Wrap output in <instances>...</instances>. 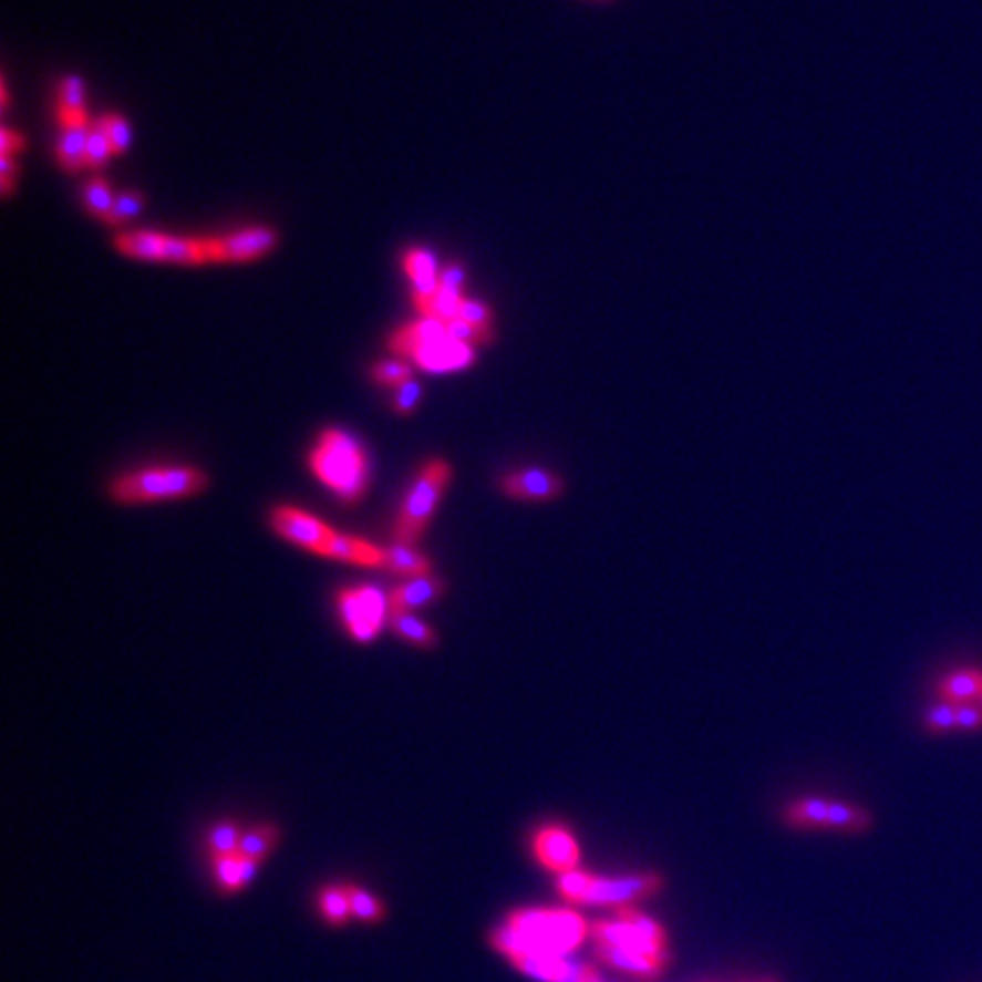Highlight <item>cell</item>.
Here are the masks:
<instances>
[{"mask_svg":"<svg viewBox=\"0 0 982 982\" xmlns=\"http://www.w3.org/2000/svg\"><path fill=\"white\" fill-rule=\"evenodd\" d=\"M308 464L312 474L341 500L358 503L369 485V457L364 446L347 431L328 428L317 440Z\"/></svg>","mask_w":982,"mask_h":982,"instance_id":"6da1fadb","label":"cell"},{"mask_svg":"<svg viewBox=\"0 0 982 982\" xmlns=\"http://www.w3.org/2000/svg\"><path fill=\"white\" fill-rule=\"evenodd\" d=\"M207 483V474L196 466H159L116 478L110 494L116 503L142 505L203 494Z\"/></svg>","mask_w":982,"mask_h":982,"instance_id":"7a4b0ae2","label":"cell"},{"mask_svg":"<svg viewBox=\"0 0 982 982\" xmlns=\"http://www.w3.org/2000/svg\"><path fill=\"white\" fill-rule=\"evenodd\" d=\"M453 468L446 459L435 457L431 462H425L421 472L416 474L412 487L407 489L399 517L394 521V544H405V546H416L428 528L435 509L451 483Z\"/></svg>","mask_w":982,"mask_h":982,"instance_id":"3957f363","label":"cell"},{"mask_svg":"<svg viewBox=\"0 0 982 982\" xmlns=\"http://www.w3.org/2000/svg\"><path fill=\"white\" fill-rule=\"evenodd\" d=\"M390 347L394 353L410 358L421 369L433 373L459 371L476 360L474 347L453 339L451 334L437 339H410L396 330L390 339Z\"/></svg>","mask_w":982,"mask_h":982,"instance_id":"277c9868","label":"cell"},{"mask_svg":"<svg viewBox=\"0 0 982 982\" xmlns=\"http://www.w3.org/2000/svg\"><path fill=\"white\" fill-rule=\"evenodd\" d=\"M337 608L355 642L364 644L378 637L390 614L387 596L378 587H351L337 593Z\"/></svg>","mask_w":982,"mask_h":982,"instance_id":"5b68a950","label":"cell"},{"mask_svg":"<svg viewBox=\"0 0 982 982\" xmlns=\"http://www.w3.org/2000/svg\"><path fill=\"white\" fill-rule=\"evenodd\" d=\"M664 887V878L660 874H639L623 878H599L596 876L589 889L582 893L578 906H603V908H623L639 899H649Z\"/></svg>","mask_w":982,"mask_h":982,"instance_id":"8992f818","label":"cell"},{"mask_svg":"<svg viewBox=\"0 0 982 982\" xmlns=\"http://www.w3.org/2000/svg\"><path fill=\"white\" fill-rule=\"evenodd\" d=\"M271 528L285 541L301 546L310 552H317L321 558H325V550L332 537L337 535V530L330 528L328 524L291 505H280L271 511Z\"/></svg>","mask_w":982,"mask_h":982,"instance_id":"52a82bcc","label":"cell"},{"mask_svg":"<svg viewBox=\"0 0 982 982\" xmlns=\"http://www.w3.org/2000/svg\"><path fill=\"white\" fill-rule=\"evenodd\" d=\"M533 852L537 862L552 874H571L580 865V844L573 833L560 824L541 826L533 835Z\"/></svg>","mask_w":982,"mask_h":982,"instance_id":"ba28073f","label":"cell"},{"mask_svg":"<svg viewBox=\"0 0 982 982\" xmlns=\"http://www.w3.org/2000/svg\"><path fill=\"white\" fill-rule=\"evenodd\" d=\"M498 489L515 500L524 503H548L565 494V480L548 472V468H519V472L505 474L498 480Z\"/></svg>","mask_w":982,"mask_h":982,"instance_id":"9c48e42d","label":"cell"},{"mask_svg":"<svg viewBox=\"0 0 982 982\" xmlns=\"http://www.w3.org/2000/svg\"><path fill=\"white\" fill-rule=\"evenodd\" d=\"M211 262H246L262 258L276 246V232L269 228H246L228 237H211Z\"/></svg>","mask_w":982,"mask_h":982,"instance_id":"30bf717a","label":"cell"},{"mask_svg":"<svg viewBox=\"0 0 982 982\" xmlns=\"http://www.w3.org/2000/svg\"><path fill=\"white\" fill-rule=\"evenodd\" d=\"M591 934L599 947H612V949H630L634 953H642L647 958L669 962V949H662L649 939L639 937L626 921H596L591 926Z\"/></svg>","mask_w":982,"mask_h":982,"instance_id":"8fae6325","label":"cell"},{"mask_svg":"<svg viewBox=\"0 0 982 982\" xmlns=\"http://www.w3.org/2000/svg\"><path fill=\"white\" fill-rule=\"evenodd\" d=\"M444 591H446V582L433 573L410 578L407 582L396 585L387 593L390 614H403V612H412L416 608L428 606V603L442 599Z\"/></svg>","mask_w":982,"mask_h":982,"instance_id":"7c38bea8","label":"cell"},{"mask_svg":"<svg viewBox=\"0 0 982 982\" xmlns=\"http://www.w3.org/2000/svg\"><path fill=\"white\" fill-rule=\"evenodd\" d=\"M325 558L334 560V562H349V565H358V567H384V548L353 537V535H341L337 533L325 550Z\"/></svg>","mask_w":982,"mask_h":982,"instance_id":"4fadbf2b","label":"cell"},{"mask_svg":"<svg viewBox=\"0 0 982 982\" xmlns=\"http://www.w3.org/2000/svg\"><path fill=\"white\" fill-rule=\"evenodd\" d=\"M937 696L939 701L949 703H975L982 692V669L978 666H962L937 680Z\"/></svg>","mask_w":982,"mask_h":982,"instance_id":"5bb4252c","label":"cell"},{"mask_svg":"<svg viewBox=\"0 0 982 982\" xmlns=\"http://www.w3.org/2000/svg\"><path fill=\"white\" fill-rule=\"evenodd\" d=\"M596 955H599V960L603 964H610L612 969H619L621 973L642 978V980H655L664 971V967H666V962L647 958V955L634 953L630 949L599 947V949H596Z\"/></svg>","mask_w":982,"mask_h":982,"instance_id":"9a60e30c","label":"cell"},{"mask_svg":"<svg viewBox=\"0 0 982 982\" xmlns=\"http://www.w3.org/2000/svg\"><path fill=\"white\" fill-rule=\"evenodd\" d=\"M209 862H211V874H215L217 887L224 893L244 891L262 865V862H255V860H248L241 856L217 858V860H209Z\"/></svg>","mask_w":982,"mask_h":982,"instance_id":"2e32d148","label":"cell"},{"mask_svg":"<svg viewBox=\"0 0 982 982\" xmlns=\"http://www.w3.org/2000/svg\"><path fill=\"white\" fill-rule=\"evenodd\" d=\"M159 262H170V265H205V262H211V244H209V239H189V237L162 235Z\"/></svg>","mask_w":982,"mask_h":982,"instance_id":"e0dca14e","label":"cell"},{"mask_svg":"<svg viewBox=\"0 0 982 982\" xmlns=\"http://www.w3.org/2000/svg\"><path fill=\"white\" fill-rule=\"evenodd\" d=\"M403 267L414 282V296H433L440 291V269L433 252L423 248H412L405 252Z\"/></svg>","mask_w":982,"mask_h":982,"instance_id":"ac0fdd59","label":"cell"},{"mask_svg":"<svg viewBox=\"0 0 982 982\" xmlns=\"http://www.w3.org/2000/svg\"><path fill=\"white\" fill-rule=\"evenodd\" d=\"M828 807L830 800L821 798V796H809V798H800L789 803L783 809V821L789 828L796 830H817V828H826L828 821Z\"/></svg>","mask_w":982,"mask_h":982,"instance_id":"d6986e66","label":"cell"},{"mask_svg":"<svg viewBox=\"0 0 982 982\" xmlns=\"http://www.w3.org/2000/svg\"><path fill=\"white\" fill-rule=\"evenodd\" d=\"M58 118L64 131L71 127H87V110H84V87L82 80L75 75H69L60 84V99H58Z\"/></svg>","mask_w":982,"mask_h":982,"instance_id":"ffe728a7","label":"cell"},{"mask_svg":"<svg viewBox=\"0 0 982 982\" xmlns=\"http://www.w3.org/2000/svg\"><path fill=\"white\" fill-rule=\"evenodd\" d=\"M396 576H405V578H418V576H431L433 567L431 560L425 558L421 550H416L414 546H405V544H392L384 546V567Z\"/></svg>","mask_w":982,"mask_h":982,"instance_id":"44dd1931","label":"cell"},{"mask_svg":"<svg viewBox=\"0 0 982 982\" xmlns=\"http://www.w3.org/2000/svg\"><path fill=\"white\" fill-rule=\"evenodd\" d=\"M317 910L321 919L332 926L341 928L353 919L351 912V896L347 885H328L317 893Z\"/></svg>","mask_w":982,"mask_h":982,"instance_id":"7402d4cb","label":"cell"},{"mask_svg":"<svg viewBox=\"0 0 982 982\" xmlns=\"http://www.w3.org/2000/svg\"><path fill=\"white\" fill-rule=\"evenodd\" d=\"M871 826H874V817H871L869 809L846 803V800H830L828 821H826L828 830L860 835V833H867Z\"/></svg>","mask_w":982,"mask_h":982,"instance_id":"603a6c76","label":"cell"},{"mask_svg":"<svg viewBox=\"0 0 982 982\" xmlns=\"http://www.w3.org/2000/svg\"><path fill=\"white\" fill-rule=\"evenodd\" d=\"M390 628L394 630V634L405 639L407 644L418 649H435L440 642L435 628L431 623H425L423 619L414 617L412 612L390 614Z\"/></svg>","mask_w":982,"mask_h":982,"instance_id":"cb8c5ba5","label":"cell"},{"mask_svg":"<svg viewBox=\"0 0 982 982\" xmlns=\"http://www.w3.org/2000/svg\"><path fill=\"white\" fill-rule=\"evenodd\" d=\"M278 841H280V830L271 824H260V826L244 830L237 856L255 860V862H262L271 856Z\"/></svg>","mask_w":982,"mask_h":982,"instance_id":"d4e9b609","label":"cell"},{"mask_svg":"<svg viewBox=\"0 0 982 982\" xmlns=\"http://www.w3.org/2000/svg\"><path fill=\"white\" fill-rule=\"evenodd\" d=\"M464 298L462 293H451L440 289L433 296H414V306L418 308L423 319H437L442 323H451L459 319Z\"/></svg>","mask_w":982,"mask_h":982,"instance_id":"484cf974","label":"cell"},{"mask_svg":"<svg viewBox=\"0 0 982 982\" xmlns=\"http://www.w3.org/2000/svg\"><path fill=\"white\" fill-rule=\"evenodd\" d=\"M87 142H90V127H71L64 131L58 146L60 164L66 170H77L87 166Z\"/></svg>","mask_w":982,"mask_h":982,"instance_id":"4316f807","label":"cell"},{"mask_svg":"<svg viewBox=\"0 0 982 982\" xmlns=\"http://www.w3.org/2000/svg\"><path fill=\"white\" fill-rule=\"evenodd\" d=\"M241 835H244V830L235 821H219L217 826H211L205 837L209 860L237 856Z\"/></svg>","mask_w":982,"mask_h":982,"instance_id":"83f0119b","label":"cell"},{"mask_svg":"<svg viewBox=\"0 0 982 982\" xmlns=\"http://www.w3.org/2000/svg\"><path fill=\"white\" fill-rule=\"evenodd\" d=\"M617 919L626 921L639 937L649 939V942H653V944H658L662 949H669V939H666L664 928L655 919H651L649 914L639 912L632 906H623V908H617Z\"/></svg>","mask_w":982,"mask_h":982,"instance_id":"f1b7e54d","label":"cell"},{"mask_svg":"<svg viewBox=\"0 0 982 982\" xmlns=\"http://www.w3.org/2000/svg\"><path fill=\"white\" fill-rule=\"evenodd\" d=\"M347 887H349L351 912H353L355 921L373 926L384 919V903L378 899L373 891H369L366 887H360V885H347Z\"/></svg>","mask_w":982,"mask_h":982,"instance_id":"f546056e","label":"cell"},{"mask_svg":"<svg viewBox=\"0 0 982 982\" xmlns=\"http://www.w3.org/2000/svg\"><path fill=\"white\" fill-rule=\"evenodd\" d=\"M955 712L958 705L949 703V701H939L937 705H932L926 716H923V731L928 735H947L955 728Z\"/></svg>","mask_w":982,"mask_h":982,"instance_id":"4dcf8cb0","label":"cell"},{"mask_svg":"<svg viewBox=\"0 0 982 982\" xmlns=\"http://www.w3.org/2000/svg\"><path fill=\"white\" fill-rule=\"evenodd\" d=\"M82 196H84V205H87V209L92 211V215L103 219V221L107 219V215H110L112 207H114V200H116V196L112 194L110 185L105 180H101V178L87 183V187H84Z\"/></svg>","mask_w":982,"mask_h":982,"instance_id":"1f68e13d","label":"cell"},{"mask_svg":"<svg viewBox=\"0 0 982 982\" xmlns=\"http://www.w3.org/2000/svg\"><path fill=\"white\" fill-rule=\"evenodd\" d=\"M99 125L105 131L114 155H121L127 146H131V125H127L121 116H116V114L101 116Z\"/></svg>","mask_w":982,"mask_h":982,"instance_id":"d6a6232c","label":"cell"},{"mask_svg":"<svg viewBox=\"0 0 982 982\" xmlns=\"http://www.w3.org/2000/svg\"><path fill=\"white\" fill-rule=\"evenodd\" d=\"M593 878H596V876L576 869V871H571V874L560 876V878H558V885H555V887H558V891H560V896H562L565 901L578 906V901L582 899V893L589 889V885L593 882Z\"/></svg>","mask_w":982,"mask_h":982,"instance_id":"836d02e7","label":"cell"},{"mask_svg":"<svg viewBox=\"0 0 982 982\" xmlns=\"http://www.w3.org/2000/svg\"><path fill=\"white\" fill-rule=\"evenodd\" d=\"M142 205H144V198H142L139 194H135V192L118 194L116 200H114V207H112V211H110L105 221L112 224V226H118V224L131 221L133 217L139 215Z\"/></svg>","mask_w":982,"mask_h":982,"instance_id":"e575fe53","label":"cell"},{"mask_svg":"<svg viewBox=\"0 0 982 982\" xmlns=\"http://www.w3.org/2000/svg\"><path fill=\"white\" fill-rule=\"evenodd\" d=\"M112 144L105 135L103 127L99 125V121L90 127V142H87V166L90 168H101L110 157H112Z\"/></svg>","mask_w":982,"mask_h":982,"instance_id":"d590c367","label":"cell"},{"mask_svg":"<svg viewBox=\"0 0 982 982\" xmlns=\"http://www.w3.org/2000/svg\"><path fill=\"white\" fill-rule=\"evenodd\" d=\"M373 380L378 384H387V387H401L407 380H412V366L405 362H380L371 371Z\"/></svg>","mask_w":982,"mask_h":982,"instance_id":"8d00e7d4","label":"cell"},{"mask_svg":"<svg viewBox=\"0 0 982 982\" xmlns=\"http://www.w3.org/2000/svg\"><path fill=\"white\" fill-rule=\"evenodd\" d=\"M418 401H421V384L412 378L405 384H401V387H396L392 405L399 416H410L416 410Z\"/></svg>","mask_w":982,"mask_h":982,"instance_id":"74e56055","label":"cell"},{"mask_svg":"<svg viewBox=\"0 0 982 982\" xmlns=\"http://www.w3.org/2000/svg\"><path fill=\"white\" fill-rule=\"evenodd\" d=\"M459 319H464L472 325H476L478 330L492 334V310L478 301H468V298H464Z\"/></svg>","mask_w":982,"mask_h":982,"instance_id":"f35d334b","label":"cell"},{"mask_svg":"<svg viewBox=\"0 0 982 982\" xmlns=\"http://www.w3.org/2000/svg\"><path fill=\"white\" fill-rule=\"evenodd\" d=\"M955 728L962 733H978L982 731V705L975 703H960L955 712Z\"/></svg>","mask_w":982,"mask_h":982,"instance_id":"ab89813d","label":"cell"},{"mask_svg":"<svg viewBox=\"0 0 982 982\" xmlns=\"http://www.w3.org/2000/svg\"><path fill=\"white\" fill-rule=\"evenodd\" d=\"M464 285V269L459 265H451L440 273V289L451 291V293H459Z\"/></svg>","mask_w":982,"mask_h":982,"instance_id":"60d3db41","label":"cell"},{"mask_svg":"<svg viewBox=\"0 0 982 982\" xmlns=\"http://www.w3.org/2000/svg\"><path fill=\"white\" fill-rule=\"evenodd\" d=\"M21 144H23V139L19 135H14L10 127H3V133H0V151H3V155H12L14 151H21Z\"/></svg>","mask_w":982,"mask_h":982,"instance_id":"b9f144b4","label":"cell"},{"mask_svg":"<svg viewBox=\"0 0 982 982\" xmlns=\"http://www.w3.org/2000/svg\"><path fill=\"white\" fill-rule=\"evenodd\" d=\"M0 168H3V192L10 194V189H12V178H14L12 155H3V157H0Z\"/></svg>","mask_w":982,"mask_h":982,"instance_id":"7bdbcfd3","label":"cell"},{"mask_svg":"<svg viewBox=\"0 0 982 982\" xmlns=\"http://www.w3.org/2000/svg\"><path fill=\"white\" fill-rule=\"evenodd\" d=\"M759 982H778L776 978H764V980H759Z\"/></svg>","mask_w":982,"mask_h":982,"instance_id":"ee69618b","label":"cell"},{"mask_svg":"<svg viewBox=\"0 0 982 982\" xmlns=\"http://www.w3.org/2000/svg\"><path fill=\"white\" fill-rule=\"evenodd\" d=\"M978 703H980V705H982V692H980V699H978Z\"/></svg>","mask_w":982,"mask_h":982,"instance_id":"f6af8a7d","label":"cell"}]
</instances>
